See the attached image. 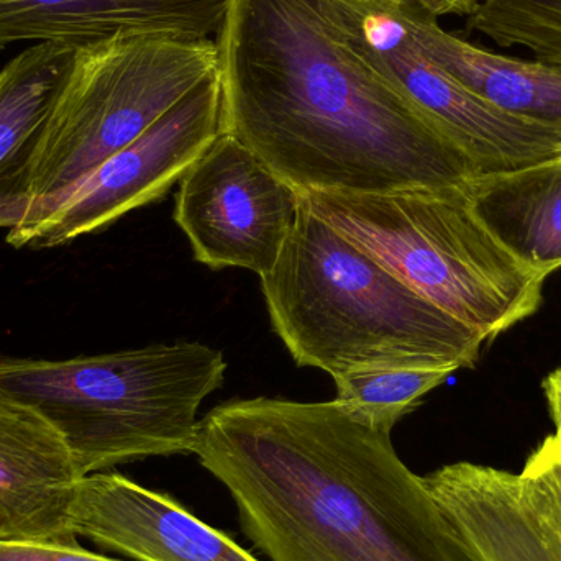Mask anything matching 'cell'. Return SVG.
Instances as JSON below:
<instances>
[{"label":"cell","mask_w":561,"mask_h":561,"mask_svg":"<svg viewBox=\"0 0 561 561\" xmlns=\"http://www.w3.org/2000/svg\"><path fill=\"white\" fill-rule=\"evenodd\" d=\"M76 48L43 43L0 71V229L25 222L32 207L33 153Z\"/></svg>","instance_id":"5bb4252c"},{"label":"cell","mask_w":561,"mask_h":561,"mask_svg":"<svg viewBox=\"0 0 561 561\" xmlns=\"http://www.w3.org/2000/svg\"><path fill=\"white\" fill-rule=\"evenodd\" d=\"M543 391H546L557 431H561V368L547 376L543 381Z\"/></svg>","instance_id":"7402d4cb"},{"label":"cell","mask_w":561,"mask_h":561,"mask_svg":"<svg viewBox=\"0 0 561 561\" xmlns=\"http://www.w3.org/2000/svg\"><path fill=\"white\" fill-rule=\"evenodd\" d=\"M468 196L491 236L530 272L561 268V157L474 178Z\"/></svg>","instance_id":"2e32d148"},{"label":"cell","mask_w":561,"mask_h":561,"mask_svg":"<svg viewBox=\"0 0 561 561\" xmlns=\"http://www.w3.org/2000/svg\"><path fill=\"white\" fill-rule=\"evenodd\" d=\"M297 196L306 209L486 342L539 310L546 279L491 236L471 207L468 186Z\"/></svg>","instance_id":"5b68a950"},{"label":"cell","mask_w":561,"mask_h":561,"mask_svg":"<svg viewBox=\"0 0 561 561\" xmlns=\"http://www.w3.org/2000/svg\"><path fill=\"white\" fill-rule=\"evenodd\" d=\"M299 213V196L232 135L222 134L180 181L174 220L213 270L268 275Z\"/></svg>","instance_id":"9c48e42d"},{"label":"cell","mask_w":561,"mask_h":561,"mask_svg":"<svg viewBox=\"0 0 561 561\" xmlns=\"http://www.w3.org/2000/svg\"><path fill=\"white\" fill-rule=\"evenodd\" d=\"M226 134L296 193L467 187L473 164L358 48L336 0H227Z\"/></svg>","instance_id":"6da1fadb"},{"label":"cell","mask_w":561,"mask_h":561,"mask_svg":"<svg viewBox=\"0 0 561 561\" xmlns=\"http://www.w3.org/2000/svg\"><path fill=\"white\" fill-rule=\"evenodd\" d=\"M227 0H0V51L22 42L75 48L122 33L219 35Z\"/></svg>","instance_id":"4fadbf2b"},{"label":"cell","mask_w":561,"mask_h":561,"mask_svg":"<svg viewBox=\"0 0 561 561\" xmlns=\"http://www.w3.org/2000/svg\"><path fill=\"white\" fill-rule=\"evenodd\" d=\"M391 5L411 7L421 10L435 19L442 16H468L481 5L483 0H381Z\"/></svg>","instance_id":"44dd1931"},{"label":"cell","mask_w":561,"mask_h":561,"mask_svg":"<svg viewBox=\"0 0 561 561\" xmlns=\"http://www.w3.org/2000/svg\"><path fill=\"white\" fill-rule=\"evenodd\" d=\"M467 30L500 48H520L561 65V0H483L468 16Z\"/></svg>","instance_id":"ac0fdd59"},{"label":"cell","mask_w":561,"mask_h":561,"mask_svg":"<svg viewBox=\"0 0 561 561\" xmlns=\"http://www.w3.org/2000/svg\"><path fill=\"white\" fill-rule=\"evenodd\" d=\"M260 279L296 365L332 378L363 368L458 371L486 343L300 203L278 263Z\"/></svg>","instance_id":"3957f363"},{"label":"cell","mask_w":561,"mask_h":561,"mask_svg":"<svg viewBox=\"0 0 561 561\" xmlns=\"http://www.w3.org/2000/svg\"><path fill=\"white\" fill-rule=\"evenodd\" d=\"M193 454L270 561H480L391 431L348 402H226L199 421Z\"/></svg>","instance_id":"7a4b0ae2"},{"label":"cell","mask_w":561,"mask_h":561,"mask_svg":"<svg viewBox=\"0 0 561 561\" xmlns=\"http://www.w3.org/2000/svg\"><path fill=\"white\" fill-rule=\"evenodd\" d=\"M226 371L220 350L190 342L68 359L0 355V391L45 419L85 477L193 454L197 412Z\"/></svg>","instance_id":"277c9868"},{"label":"cell","mask_w":561,"mask_h":561,"mask_svg":"<svg viewBox=\"0 0 561 561\" xmlns=\"http://www.w3.org/2000/svg\"><path fill=\"white\" fill-rule=\"evenodd\" d=\"M358 48L386 72L473 164L478 178L561 157V128L506 111L435 65L398 7L336 0Z\"/></svg>","instance_id":"52a82bcc"},{"label":"cell","mask_w":561,"mask_h":561,"mask_svg":"<svg viewBox=\"0 0 561 561\" xmlns=\"http://www.w3.org/2000/svg\"><path fill=\"white\" fill-rule=\"evenodd\" d=\"M520 484L561 529V431L549 435L519 473Z\"/></svg>","instance_id":"d6986e66"},{"label":"cell","mask_w":561,"mask_h":561,"mask_svg":"<svg viewBox=\"0 0 561 561\" xmlns=\"http://www.w3.org/2000/svg\"><path fill=\"white\" fill-rule=\"evenodd\" d=\"M81 478L51 425L0 391V540L79 546L69 510Z\"/></svg>","instance_id":"8fae6325"},{"label":"cell","mask_w":561,"mask_h":561,"mask_svg":"<svg viewBox=\"0 0 561 561\" xmlns=\"http://www.w3.org/2000/svg\"><path fill=\"white\" fill-rule=\"evenodd\" d=\"M422 480L478 560L561 561V529L519 474L460 461Z\"/></svg>","instance_id":"7c38bea8"},{"label":"cell","mask_w":561,"mask_h":561,"mask_svg":"<svg viewBox=\"0 0 561 561\" xmlns=\"http://www.w3.org/2000/svg\"><path fill=\"white\" fill-rule=\"evenodd\" d=\"M69 529L137 561H260L173 497L114 471L79 480Z\"/></svg>","instance_id":"30bf717a"},{"label":"cell","mask_w":561,"mask_h":561,"mask_svg":"<svg viewBox=\"0 0 561 561\" xmlns=\"http://www.w3.org/2000/svg\"><path fill=\"white\" fill-rule=\"evenodd\" d=\"M222 134L217 72L65 196L7 232V243L15 249H55L107 229L163 197Z\"/></svg>","instance_id":"ba28073f"},{"label":"cell","mask_w":561,"mask_h":561,"mask_svg":"<svg viewBox=\"0 0 561 561\" xmlns=\"http://www.w3.org/2000/svg\"><path fill=\"white\" fill-rule=\"evenodd\" d=\"M457 369L363 368L335 376L339 401L356 405L376 425L391 431L411 414L422 398L438 388Z\"/></svg>","instance_id":"e0dca14e"},{"label":"cell","mask_w":561,"mask_h":561,"mask_svg":"<svg viewBox=\"0 0 561 561\" xmlns=\"http://www.w3.org/2000/svg\"><path fill=\"white\" fill-rule=\"evenodd\" d=\"M0 561H118L88 552L79 546L0 540Z\"/></svg>","instance_id":"ffe728a7"},{"label":"cell","mask_w":561,"mask_h":561,"mask_svg":"<svg viewBox=\"0 0 561 561\" xmlns=\"http://www.w3.org/2000/svg\"><path fill=\"white\" fill-rule=\"evenodd\" d=\"M217 72L213 38L122 33L76 48L33 153L22 226Z\"/></svg>","instance_id":"8992f818"},{"label":"cell","mask_w":561,"mask_h":561,"mask_svg":"<svg viewBox=\"0 0 561 561\" xmlns=\"http://www.w3.org/2000/svg\"><path fill=\"white\" fill-rule=\"evenodd\" d=\"M396 7L419 48L448 75L506 111L561 128V65L483 48L428 13Z\"/></svg>","instance_id":"9a60e30c"}]
</instances>
